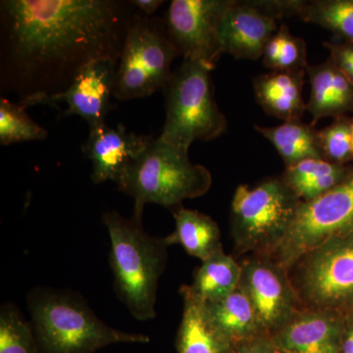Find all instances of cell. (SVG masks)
<instances>
[{"label":"cell","instance_id":"cell-1","mask_svg":"<svg viewBox=\"0 0 353 353\" xmlns=\"http://www.w3.org/2000/svg\"><path fill=\"white\" fill-rule=\"evenodd\" d=\"M134 12L131 0H2L0 92L60 94L92 62L118 61Z\"/></svg>","mask_w":353,"mask_h":353},{"label":"cell","instance_id":"cell-2","mask_svg":"<svg viewBox=\"0 0 353 353\" xmlns=\"http://www.w3.org/2000/svg\"><path fill=\"white\" fill-rule=\"evenodd\" d=\"M39 353H94L116 343H148L145 334L127 333L99 319L81 294L34 288L27 297Z\"/></svg>","mask_w":353,"mask_h":353},{"label":"cell","instance_id":"cell-3","mask_svg":"<svg viewBox=\"0 0 353 353\" xmlns=\"http://www.w3.org/2000/svg\"><path fill=\"white\" fill-rule=\"evenodd\" d=\"M102 222L110 238L109 262L116 296L139 321L154 319L158 284L170 245L165 238L146 233L141 220L128 219L118 211L106 212Z\"/></svg>","mask_w":353,"mask_h":353},{"label":"cell","instance_id":"cell-4","mask_svg":"<svg viewBox=\"0 0 353 353\" xmlns=\"http://www.w3.org/2000/svg\"><path fill=\"white\" fill-rule=\"evenodd\" d=\"M116 183L120 192L132 197V218L141 221L146 204L174 210L185 199L208 194L212 176L203 165L190 161L189 150L152 138Z\"/></svg>","mask_w":353,"mask_h":353},{"label":"cell","instance_id":"cell-5","mask_svg":"<svg viewBox=\"0 0 353 353\" xmlns=\"http://www.w3.org/2000/svg\"><path fill=\"white\" fill-rule=\"evenodd\" d=\"M301 202L282 176L266 179L254 187L239 185L231 206L236 253L270 256L289 234Z\"/></svg>","mask_w":353,"mask_h":353},{"label":"cell","instance_id":"cell-6","mask_svg":"<svg viewBox=\"0 0 353 353\" xmlns=\"http://www.w3.org/2000/svg\"><path fill=\"white\" fill-rule=\"evenodd\" d=\"M211 70L183 59L165 85L166 118L158 137L169 145L189 150L194 141L219 138L227 119L215 99Z\"/></svg>","mask_w":353,"mask_h":353},{"label":"cell","instance_id":"cell-7","mask_svg":"<svg viewBox=\"0 0 353 353\" xmlns=\"http://www.w3.org/2000/svg\"><path fill=\"white\" fill-rule=\"evenodd\" d=\"M180 55L166 31L164 19L136 10L118 60L114 97L131 101L163 90L173 73L172 63Z\"/></svg>","mask_w":353,"mask_h":353},{"label":"cell","instance_id":"cell-8","mask_svg":"<svg viewBox=\"0 0 353 353\" xmlns=\"http://www.w3.org/2000/svg\"><path fill=\"white\" fill-rule=\"evenodd\" d=\"M303 308L341 313L353 304V233L303 254L289 271Z\"/></svg>","mask_w":353,"mask_h":353},{"label":"cell","instance_id":"cell-9","mask_svg":"<svg viewBox=\"0 0 353 353\" xmlns=\"http://www.w3.org/2000/svg\"><path fill=\"white\" fill-rule=\"evenodd\" d=\"M352 233L353 174L323 196L301 202L289 234L270 257L290 271L309 250Z\"/></svg>","mask_w":353,"mask_h":353},{"label":"cell","instance_id":"cell-10","mask_svg":"<svg viewBox=\"0 0 353 353\" xmlns=\"http://www.w3.org/2000/svg\"><path fill=\"white\" fill-rule=\"evenodd\" d=\"M232 0H173L165 14L169 37L183 59L215 69L222 57L220 24Z\"/></svg>","mask_w":353,"mask_h":353},{"label":"cell","instance_id":"cell-11","mask_svg":"<svg viewBox=\"0 0 353 353\" xmlns=\"http://www.w3.org/2000/svg\"><path fill=\"white\" fill-rule=\"evenodd\" d=\"M241 267V289L272 336L303 309L289 271L268 255H250Z\"/></svg>","mask_w":353,"mask_h":353},{"label":"cell","instance_id":"cell-12","mask_svg":"<svg viewBox=\"0 0 353 353\" xmlns=\"http://www.w3.org/2000/svg\"><path fill=\"white\" fill-rule=\"evenodd\" d=\"M118 61L101 59L92 62L77 76L70 87L60 94L18 101L25 108L37 105L57 108L67 106L64 116L76 115L92 129L106 123V117L114 109V78Z\"/></svg>","mask_w":353,"mask_h":353},{"label":"cell","instance_id":"cell-13","mask_svg":"<svg viewBox=\"0 0 353 353\" xmlns=\"http://www.w3.org/2000/svg\"><path fill=\"white\" fill-rule=\"evenodd\" d=\"M152 137L128 131L124 125L108 126L106 123L90 129L82 146L83 154L92 163V181L117 183L127 167L150 145Z\"/></svg>","mask_w":353,"mask_h":353},{"label":"cell","instance_id":"cell-14","mask_svg":"<svg viewBox=\"0 0 353 353\" xmlns=\"http://www.w3.org/2000/svg\"><path fill=\"white\" fill-rule=\"evenodd\" d=\"M277 20L250 1L232 0L220 24L223 53L236 59L259 60L278 31Z\"/></svg>","mask_w":353,"mask_h":353},{"label":"cell","instance_id":"cell-15","mask_svg":"<svg viewBox=\"0 0 353 353\" xmlns=\"http://www.w3.org/2000/svg\"><path fill=\"white\" fill-rule=\"evenodd\" d=\"M343 315L303 308L271 336L284 353H338Z\"/></svg>","mask_w":353,"mask_h":353},{"label":"cell","instance_id":"cell-16","mask_svg":"<svg viewBox=\"0 0 353 353\" xmlns=\"http://www.w3.org/2000/svg\"><path fill=\"white\" fill-rule=\"evenodd\" d=\"M183 314L176 336V353H234V345L213 321L208 304L190 285L180 288Z\"/></svg>","mask_w":353,"mask_h":353},{"label":"cell","instance_id":"cell-17","mask_svg":"<svg viewBox=\"0 0 353 353\" xmlns=\"http://www.w3.org/2000/svg\"><path fill=\"white\" fill-rule=\"evenodd\" d=\"M306 74L310 83L306 111L312 116L313 126L324 118L353 113V85L330 58L321 64L309 65Z\"/></svg>","mask_w":353,"mask_h":353},{"label":"cell","instance_id":"cell-18","mask_svg":"<svg viewBox=\"0 0 353 353\" xmlns=\"http://www.w3.org/2000/svg\"><path fill=\"white\" fill-rule=\"evenodd\" d=\"M306 70L272 71L255 77V99L268 114L284 121H301L306 111L303 99Z\"/></svg>","mask_w":353,"mask_h":353},{"label":"cell","instance_id":"cell-19","mask_svg":"<svg viewBox=\"0 0 353 353\" xmlns=\"http://www.w3.org/2000/svg\"><path fill=\"white\" fill-rule=\"evenodd\" d=\"M172 212L175 231L164 236L169 245H180L188 254L201 262L224 252L220 228L210 216L183 206Z\"/></svg>","mask_w":353,"mask_h":353},{"label":"cell","instance_id":"cell-20","mask_svg":"<svg viewBox=\"0 0 353 353\" xmlns=\"http://www.w3.org/2000/svg\"><path fill=\"white\" fill-rule=\"evenodd\" d=\"M352 174L353 164H336L323 158H311L285 168L282 179L305 202L338 187Z\"/></svg>","mask_w":353,"mask_h":353},{"label":"cell","instance_id":"cell-21","mask_svg":"<svg viewBox=\"0 0 353 353\" xmlns=\"http://www.w3.org/2000/svg\"><path fill=\"white\" fill-rule=\"evenodd\" d=\"M206 304L213 321L234 345L269 336L240 285L225 299Z\"/></svg>","mask_w":353,"mask_h":353},{"label":"cell","instance_id":"cell-22","mask_svg":"<svg viewBox=\"0 0 353 353\" xmlns=\"http://www.w3.org/2000/svg\"><path fill=\"white\" fill-rule=\"evenodd\" d=\"M254 129L274 145L285 168L303 160L323 158L318 143V130L312 124H305L301 120L290 121L277 127L255 125Z\"/></svg>","mask_w":353,"mask_h":353},{"label":"cell","instance_id":"cell-23","mask_svg":"<svg viewBox=\"0 0 353 353\" xmlns=\"http://www.w3.org/2000/svg\"><path fill=\"white\" fill-rule=\"evenodd\" d=\"M241 274V263L225 252H220L201 262L190 287L205 303H216L238 289Z\"/></svg>","mask_w":353,"mask_h":353},{"label":"cell","instance_id":"cell-24","mask_svg":"<svg viewBox=\"0 0 353 353\" xmlns=\"http://www.w3.org/2000/svg\"><path fill=\"white\" fill-rule=\"evenodd\" d=\"M296 16L353 43V0H297Z\"/></svg>","mask_w":353,"mask_h":353},{"label":"cell","instance_id":"cell-25","mask_svg":"<svg viewBox=\"0 0 353 353\" xmlns=\"http://www.w3.org/2000/svg\"><path fill=\"white\" fill-rule=\"evenodd\" d=\"M262 58L265 67L272 71H297L309 66L305 41L294 36L284 24L267 43Z\"/></svg>","mask_w":353,"mask_h":353},{"label":"cell","instance_id":"cell-26","mask_svg":"<svg viewBox=\"0 0 353 353\" xmlns=\"http://www.w3.org/2000/svg\"><path fill=\"white\" fill-rule=\"evenodd\" d=\"M48 137V131L30 117L19 102L0 99V145L43 141Z\"/></svg>","mask_w":353,"mask_h":353},{"label":"cell","instance_id":"cell-27","mask_svg":"<svg viewBox=\"0 0 353 353\" xmlns=\"http://www.w3.org/2000/svg\"><path fill=\"white\" fill-rule=\"evenodd\" d=\"M0 353H39L31 322L14 303L0 308Z\"/></svg>","mask_w":353,"mask_h":353},{"label":"cell","instance_id":"cell-28","mask_svg":"<svg viewBox=\"0 0 353 353\" xmlns=\"http://www.w3.org/2000/svg\"><path fill=\"white\" fill-rule=\"evenodd\" d=\"M317 134L325 160L341 165L353 162L352 118L347 115L334 118L331 125L323 128Z\"/></svg>","mask_w":353,"mask_h":353},{"label":"cell","instance_id":"cell-29","mask_svg":"<svg viewBox=\"0 0 353 353\" xmlns=\"http://www.w3.org/2000/svg\"><path fill=\"white\" fill-rule=\"evenodd\" d=\"M323 46L330 51L329 58L332 62L353 85V43L325 41Z\"/></svg>","mask_w":353,"mask_h":353},{"label":"cell","instance_id":"cell-30","mask_svg":"<svg viewBox=\"0 0 353 353\" xmlns=\"http://www.w3.org/2000/svg\"><path fill=\"white\" fill-rule=\"evenodd\" d=\"M234 353H284L270 336H262L234 345Z\"/></svg>","mask_w":353,"mask_h":353},{"label":"cell","instance_id":"cell-31","mask_svg":"<svg viewBox=\"0 0 353 353\" xmlns=\"http://www.w3.org/2000/svg\"><path fill=\"white\" fill-rule=\"evenodd\" d=\"M338 353H353V317H343Z\"/></svg>","mask_w":353,"mask_h":353},{"label":"cell","instance_id":"cell-32","mask_svg":"<svg viewBox=\"0 0 353 353\" xmlns=\"http://www.w3.org/2000/svg\"><path fill=\"white\" fill-rule=\"evenodd\" d=\"M131 2L137 11L150 17H152L157 9L165 3L162 0H131Z\"/></svg>","mask_w":353,"mask_h":353},{"label":"cell","instance_id":"cell-33","mask_svg":"<svg viewBox=\"0 0 353 353\" xmlns=\"http://www.w3.org/2000/svg\"><path fill=\"white\" fill-rule=\"evenodd\" d=\"M352 148H353V117H352Z\"/></svg>","mask_w":353,"mask_h":353}]
</instances>
